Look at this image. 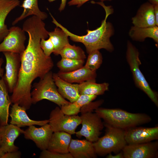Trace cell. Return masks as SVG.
Here are the masks:
<instances>
[{
	"mask_svg": "<svg viewBox=\"0 0 158 158\" xmlns=\"http://www.w3.org/2000/svg\"><path fill=\"white\" fill-rule=\"evenodd\" d=\"M62 58L84 60L86 56L84 51L80 47L70 44L66 45L59 52Z\"/></svg>",
	"mask_w": 158,
	"mask_h": 158,
	"instance_id": "28",
	"label": "cell"
},
{
	"mask_svg": "<svg viewBox=\"0 0 158 158\" xmlns=\"http://www.w3.org/2000/svg\"><path fill=\"white\" fill-rule=\"evenodd\" d=\"M106 158H124L123 152H119L115 155H112L111 153L107 155Z\"/></svg>",
	"mask_w": 158,
	"mask_h": 158,
	"instance_id": "35",
	"label": "cell"
},
{
	"mask_svg": "<svg viewBox=\"0 0 158 158\" xmlns=\"http://www.w3.org/2000/svg\"><path fill=\"white\" fill-rule=\"evenodd\" d=\"M71 135L63 131L53 132L49 142L48 150L60 153L69 152Z\"/></svg>",
	"mask_w": 158,
	"mask_h": 158,
	"instance_id": "19",
	"label": "cell"
},
{
	"mask_svg": "<svg viewBox=\"0 0 158 158\" xmlns=\"http://www.w3.org/2000/svg\"><path fill=\"white\" fill-rule=\"evenodd\" d=\"M109 84L104 83H97L95 81L89 80L77 84L79 93L80 95H101L108 90Z\"/></svg>",
	"mask_w": 158,
	"mask_h": 158,
	"instance_id": "25",
	"label": "cell"
},
{
	"mask_svg": "<svg viewBox=\"0 0 158 158\" xmlns=\"http://www.w3.org/2000/svg\"><path fill=\"white\" fill-rule=\"evenodd\" d=\"M149 2L153 5H158V0H148Z\"/></svg>",
	"mask_w": 158,
	"mask_h": 158,
	"instance_id": "39",
	"label": "cell"
},
{
	"mask_svg": "<svg viewBox=\"0 0 158 158\" xmlns=\"http://www.w3.org/2000/svg\"><path fill=\"white\" fill-rule=\"evenodd\" d=\"M97 97V95H81L74 102L62 106L60 108L62 112L66 115H77L83 106L92 102Z\"/></svg>",
	"mask_w": 158,
	"mask_h": 158,
	"instance_id": "26",
	"label": "cell"
},
{
	"mask_svg": "<svg viewBox=\"0 0 158 158\" xmlns=\"http://www.w3.org/2000/svg\"><path fill=\"white\" fill-rule=\"evenodd\" d=\"M132 20L133 26L137 27L145 28L156 26L154 5L149 2L142 4Z\"/></svg>",
	"mask_w": 158,
	"mask_h": 158,
	"instance_id": "17",
	"label": "cell"
},
{
	"mask_svg": "<svg viewBox=\"0 0 158 158\" xmlns=\"http://www.w3.org/2000/svg\"><path fill=\"white\" fill-rule=\"evenodd\" d=\"M4 62L3 59L0 58V78L3 77L4 76V69L2 68V65Z\"/></svg>",
	"mask_w": 158,
	"mask_h": 158,
	"instance_id": "37",
	"label": "cell"
},
{
	"mask_svg": "<svg viewBox=\"0 0 158 158\" xmlns=\"http://www.w3.org/2000/svg\"><path fill=\"white\" fill-rule=\"evenodd\" d=\"M67 0H61V4L59 8V10L60 11L63 10L64 9Z\"/></svg>",
	"mask_w": 158,
	"mask_h": 158,
	"instance_id": "38",
	"label": "cell"
},
{
	"mask_svg": "<svg viewBox=\"0 0 158 158\" xmlns=\"http://www.w3.org/2000/svg\"><path fill=\"white\" fill-rule=\"evenodd\" d=\"M6 59V73L2 77L10 93H12L18 79L20 66L19 54L10 52H3Z\"/></svg>",
	"mask_w": 158,
	"mask_h": 158,
	"instance_id": "10",
	"label": "cell"
},
{
	"mask_svg": "<svg viewBox=\"0 0 158 158\" xmlns=\"http://www.w3.org/2000/svg\"><path fill=\"white\" fill-rule=\"evenodd\" d=\"M40 158H73L69 153H60L49 151L47 150H42Z\"/></svg>",
	"mask_w": 158,
	"mask_h": 158,
	"instance_id": "31",
	"label": "cell"
},
{
	"mask_svg": "<svg viewBox=\"0 0 158 158\" xmlns=\"http://www.w3.org/2000/svg\"><path fill=\"white\" fill-rule=\"evenodd\" d=\"M68 151L73 158H95L97 156L93 142L86 139H71Z\"/></svg>",
	"mask_w": 158,
	"mask_h": 158,
	"instance_id": "16",
	"label": "cell"
},
{
	"mask_svg": "<svg viewBox=\"0 0 158 158\" xmlns=\"http://www.w3.org/2000/svg\"><path fill=\"white\" fill-rule=\"evenodd\" d=\"M19 0H0V42L9 32V29L5 23L6 18L9 13L19 6Z\"/></svg>",
	"mask_w": 158,
	"mask_h": 158,
	"instance_id": "21",
	"label": "cell"
},
{
	"mask_svg": "<svg viewBox=\"0 0 158 158\" xmlns=\"http://www.w3.org/2000/svg\"><path fill=\"white\" fill-rule=\"evenodd\" d=\"M8 90L2 78H0V125L8 124L9 108L12 103Z\"/></svg>",
	"mask_w": 158,
	"mask_h": 158,
	"instance_id": "23",
	"label": "cell"
},
{
	"mask_svg": "<svg viewBox=\"0 0 158 158\" xmlns=\"http://www.w3.org/2000/svg\"><path fill=\"white\" fill-rule=\"evenodd\" d=\"M24 130L15 125L10 123L0 125V148L4 153L18 150L14 141Z\"/></svg>",
	"mask_w": 158,
	"mask_h": 158,
	"instance_id": "14",
	"label": "cell"
},
{
	"mask_svg": "<svg viewBox=\"0 0 158 158\" xmlns=\"http://www.w3.org/2000/svg\"><path fill=\"white\" fill-rule=\"evenodd\" d=\"M85 67L92 71H96L101 66L102 62V57L99 50L93 51L89 53Z\"/></svg>",
	"mask_w": 158,
	"mask_h": 158,
	"instance_id": "30",
	"label": "cell"
},
{
	"mask_svg": "<svg viewBox=\"0 0 158 158\" xmlns=\"http://www.w3.org/2000/svg\"><path fill=\"white\" fill-rule=\"evenodd\" d=\"M33 90L31 93V102L35 104L44 99H46L61 106L71 103L66 101L59 93L53 77L50 71L39 81L34 83Z\"/></svg>",
	"mask_w": 158,
	"mask_h": 158,
	"instance_id": "5",
	"label": "cell"
},
{
	"mask_svg": "<svg viewBox=\"0 0 158 158\" xmlns=\"http://www.w3.org/2000/svg\"><path fill=\"white\" fill-rule=\"evenodd\" d=\"M58 75L61 79L70 83L78 84L89 81H96V71H92L84 66L75 70L68 72L59 71Z\"/></svg>",
	"mask_w": 158,
	"mask_h": 158,
	"instance_id": "18",
	"label": "cell"
},
{
	"mask_svg": "<svg viewBox=\"0 0 158 158\" xmlns=\"http://www.w3.org/2000/svg\"><path fill=\"white\" fill-rule=\"evenodd\" d=\"M48 36L53 44L54 48L53 53L56 55H58L59 51L69 44L68 36L59 28L57 27L53 31L49 32Z\"/></svg>",
	"mask_w": 158,
	"mask_h": 158,
	"instance_id": "27",
	"label": "cell"
},
{
	"mask_svg": "<svg viewBox=\"0 0 158 158\" xmlns=\"http://www.w3.org/2000/svg\"><path fill=\"white\" fill-rule=\"evenodd\" d=\"M53 77L60 94L71 103L77 100L80 95L76 84H72L61 78L57 73H53Z\"/></svg>",
	"mask_w": 158,
	"mask_h": 158,
	"instance_id": "20",
	"label": "cell"
},
{
	"mask_svg": "<svg viewBox=\"0 0 158 158\" xmlns=\"http://www.w3.org/2000/svg\"><path fill=\"white\" fill-rule=\"evenodd\" d=\"M20 6L23 8V11L21 15L13 22L12 25H13L30 16H35L43 20L47 17V14L40 9L38 0H24Z\"/></svg>",
	"mask_w": 158,
	"mask_h": 158,
	"instance_id": "22",
	"label": "cell"
},
{
	"mask_svg": "<svg viewBox=\"0 0 158 158\" xmlns=\"http://www.w3.org/2000/svg\"><path fill=\"white\" fill-rule=\"evenodd\" d=\"M0 146H1V140L0 139Z\"/></svg>",
	"mask_w": 158,
	"mask_h": 158,
	"instance_id": "41",
	"label": "cell"
},
{
	"mask_svg": "<svg viewBox=\"0 0 158 158\" xmlns=\"http://www.w3.org/2000/svg\"><path fill=\"white\" fill-rule=\"evenodd\" d=\"M154 5V13L155 18L156 25H158V5Z\"/></svg>",
	"mask_w": 158,
	"mask_h": 158,
	"instance_id": "36",
	"label": "cell"
},
{
	"mask_svg": "<svg viewBox=\"0 0 158 158\" xmlns=\"http://www.w3.org/2000/svg\"><path fill=\"white\" fill-rule=\"evenodd\" d=\"M84 60L75 59L62 58L57 63L59 71L62 72H68L78 69L83 66Z\"/></svg>",
	"mask_w": 158,
	"mask_h": 158,
	"instance_id": "29",
	"label": "cell"
},
{
	"mask_svg": "<svg viewBox=\"0 0 158 158\" xmlns=\"http://www.w3.org/2000/svg\"><path fill=\"white\" fill-rule=\"evenodd\" d=\"M5 153L0 148V158H1L2 157Z\"/></svg>",
	"mask_w": 158,
	"mask_h": 158,
	"instance_id": "40",
	"label": "cell"
},
{
	"mask_svg": "<svg viewBox=\"0 0 158 158\" xmlns=\"http://www.w3.org/2000/svg\"><path fill=\"white\" fill-rule=\"evenodd\" d=\"M92 3L97 4L104 8L105 16L99 27L92 30H87V33L85 35L79 36L73 34L59 23L51 15L52 22L56 27L63 30L72 40L82 43L85 45L88 54L102 49L112 52L114 48L110 41V38L114 34V30L112 24L107 22V20L109 15L113 12V8L111 6H106L102 1L92 2Z\"/></svg>",
	"mask_w": 158,
	"mask_h": 158,
	"instance_id": "2",
	"label": "cell"
},
{
	"mask_svg": "<svg viewBox=\"0 0 158 158\" xmlns=\"http://www.w3.org/2000/svg\"><path fill=\"white\" fill-rule=\"evenodd\" d=\"M91 111H80L81 129L76 132V136L80 138L84 137L86 140L92 142L99 138L104 126L102 118L95 112Z\"/></svg>",
	"mask_w": 158,
	"mask_h": 158,
	"instance_id": "7",
	"label": "cell"
},
{
	"mask_svg": "<svg viewBox=\"0 0 158 158\" xmlns=\"http://www.w3.org/2000/svg\"><path fill=\"white\" fill-rule=\"evenodd\" d=\"M49 120V123L53 132L63 131L71 135L75 134L76 129L81 122L80 116L66 115L59 107L51 112Z\"/></svg>",
	"mask_w": 158,
	"mask_h": 158,
	"instance_id": "8",
	"label": "cell"
},
{
	"mask_svg": "<svg viewBox=\"0 0 158 158\" xmlns=\"http://www.w3.org/2000/svg\"><path fill=\"white\" fill-rule=\"evenodd\" d=\"M22 29L28 33L27 46L20 54L21 63L18 80L10 97L12 103L17 104L26 110L32 104V84L37 78H43L54 66L51 57L45 56L40 45L42 38L49 37L42 20L36 17L27 19Z\"/></svg>",
	"mask_w": 158,
	"mask_h": 158,
	"instance_id": "1",
	"label": "cell"
},
{
	"mask_svg": "<svg viewBox=\"0 0 158 158\" xmlns=\"http://www.w3.org/2000/svg\"><path fill=\"white\" fill-rule=\"evenodd\" d=\"M106 129L105 135L93 142L97 155L104 156L122 151L127 144L125 139V130L114 127L103 122Z\"/></svg>",
	"mask_w": 158,
	"mask_h": 158,
	"instance_id": "4",
	"label": "cell"
},
{
	"mask_svg": "<svg viewBox=\"0 0 158 158\" xmlns=\"http://www.w3.org/2000/svg\"><path fill=\"white\" fill-rule=\"evenodd\" d=\"M26 110L17 104H13L9 115L11 117L10 123L19 127L37 125L42 126L49 122V120L36 121L31 119L28 116Z\"/></svg>",
	"mask_w": 158,
	"mask_h": 158,
	"instance_id": "15",
	"label": "cell"
},
{
	"mask_svg": "<svg viewBox=\"0 0 158 158\" xmlns=\"http://www.w3.org/2000/svg\"><path fill=\"white\" fill-rule=\"evenodd\" d=\"M21 155V152L17 150L5 153L1 158H20Z\"/></svg>",
	"mask_w": 158,
	"mask_h": 158,
	"instance_id": "33",
	"label": "cell"
},
{
	"mask_svg": "<svg viewBox=\"0 0 158 158\" xmlns=\"http://www.w3.org/2000/svg\"><path fill=\"white\" fill-rule=\"evenodd\" d=\"M158 142L127 145L122 151L124 158H156L158 156Z\"/></svg>",
	"mask_w": 158,
	"mask_h": 158,
	"instance_id": "11",
	"label": "cell"
},
{
	"mask_svg": "<svg viewBox=\"0 0 158 158\" xmlns=\"http://www.w3.org/2000/svg\"><path fill=\"white\" fill-rule=\"evenodd\" d=\"M138 49L129 41L127 43L126 59L132 73L136 86L149 97L157 107L158 106L157 93L151 88L139 68L141 62Z\"/></svg>",
	"mask_w": 158,
	"mask_h": 158,
	"instance_id": "6",
	"label": "cell"
},
{
	"mask_svg": "<svg viewBox=\"0 0 158 158\" xmlns=\"http://www.w3.org/2000/svg\"><path fill=\"white\" fill-rule=\"evenodd\" d=\"M53 133L49 123L37 128L34 125L29 127L23 133L26 139L33 141L40 150H47L49 142Z\"/></svg>",
	"mask_w": 158,
	"mask_h": 158,
	"instance_id": "13",
	"label": "cell"
},
{
	"mask_svg": "<svg viewBox=\"0 0 158 158\" xmlns=\"http://www.w3.org/2000/svg\"><path fill=\"white\" fill-rule=\"evenodd\" d=\"M129 35L133 40L139 42H143L147 37L150 38L158 44V27L157 26L145 28L133 26L131 27Z\"/></svg>",
	"mask_w": 158,
	"mask_h": 158,
	"instance_id": "24",
	"label": "cell"
},
{
	"mask_svg": "<svg viewBox=\"0 0 158 158\" xmlns=\"http://www.w3.org/2000/svg\"><path fill=\"white\" fill-rule=\"evenodd\" d=\"M40 45L44 54L47 56H50L51 54L53 53L54 46L49 38L47 40L44 38L41 39L40 41Z\"/></svg>",
	"mask_w": 158,
	"mask_h": 158,
	"instance_id": "32",
	"label": "cell"
},
{
	"mask_svg": "<svg viewBox=\"0 0 158 158\" xmlns=\"http://www.w3.org/2000/svg\"><path fill=\"white\" fill-rule=\"evenodd\" d=\"M26 39L25 32L22 29L18 26L11 27L0 43V52H10L21 54L26 48Z\"/></svg>",
	"mask_w": 158,
	"mask_h": 158,
	"instance_id": "9",
	"label": "cell"
},
{
	"mask_svg": "<svg viewBox=\"0 0 158 158\" xmlns=\"http://www.w3.org/2000/svg\"><path fill=\"white\" fill-rule=\"evenodd\" d=\"M125 136L128 144L142 143L157 140L158 126L132 127L125 130Z\"/></svg>",
	"mask_w": 158,
	"mask_h": 158,
	"instance_id": "12",
	"label": "cell"
},
{
	"mask_svg": "<svg viewBox=\"0 0 158 158\" xmlns=\"http://www.w3.org/2000/svg\"><path fill=\"white\" fill-rule=\"evenodd\" d=\"M90 0H71L68 3L69 6L76 5L77 7H80L83 4ZM103 2L105 1H111L112 0H99Z\"/></svg>",
	"mask_w": 158,
	"mask_h": 158,
	"instance_id": "34",
	"label": "cell"
},
{
	"mask_svg": "<svg viewBox=\"0 0 158 158\" xmlns=\"http://www.w3.org/2000/svg\"><path fill=\"white\" fill-rule=\"evenodd\" d=\"M104 123L124 130L150 122L152 120L144 113H133L118 109L98 107L94 110Z\"/></svg>",
	"mask_w": 158,
	"mask_h": 158,
	"instance_id": "3",
	"label": "cell"
}]
</instances>
